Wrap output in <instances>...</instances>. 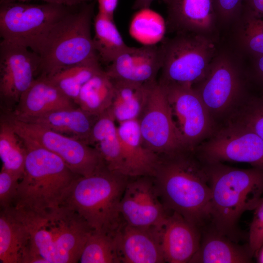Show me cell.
Listing matches in <instances>:
<instances>
[{"label":"cell","instance_id":"277c9868","mask_svg":"<svg viewBox=\"0 0 263 263\" xmlns=\"http://www.w3.org/2000/svg\"><path fill=\"white\" fill-rule=\"evenodd\" d=\"M131 177L105 167L80 176L71 185L60 205L78 213L94 231L115 236L124 221L121 200Z\"/></svg>","mask_w":263,"mask_h":263},{"label":"cell","instance_id":"8d00e7d4","mask_svg":"<svg viewBox=\"0 0 263 263\" xmlns=\"http://www.w3.org/2000/svg\"><path fill=\"white\" fill-rule=\"evenodd\" d=\"M245 12L263 18V0H244Z\"/></svg>","mask_w":263,"mask_h":263},{"label":"cell","instance_id":"ab89813d","mask_svg":"<svg viewBox=\"0 0 263 263\" xmlns=\"http://www.w3.org/2000/svg\"><path fill=\"white\" fill-rule=\"evenodd\" d=\"M154 0H135L133 5V8L137 10L148 9L152 2ZM164 2L166 0H163Z\"/></svg>","mask_w":263,"mask_h":263},{"label":"cell","instance_id":"8992f818","mask_svg":"<svg viewBox=\"0 0 263 263\" xmlns=\"http://www.w3.org/2000/svg\"><path fill=\"white\" fill-rule=\"evenodd\" d=\"M95 0L81 4L53 24L33 52L39 57L38 76L49 77L62 69L98 58L91 25Z\"/></svg>","mask_w":263,"mask_h":263},{"label":"cell","instance_id":"60d3db41","mask_svg":"<svg viewBox=\"0 0 263 263\" xmlns=\"http://www.w3.org/2000/svg\"><path fill=\"white\" fill-rule=\"evenodd\" d=\"M255 69L257 75L263 81V55L256 57Z\"/></svg>","mask_w":263,"mask_h":263},{"label":"cell","instance_id":"ba28073f","mask_svg":"<svg viewBox=\"0 0 263 263\" xmlns=\"http://www.w3.org/2000/svg\"><path fill=\"white\" fill-rule=\"evenodd\" d=\"M75 6L49 2L0 3V37L33 51L48 29Z\"/></svg>","mask_w":263,"mask_h":263},{"label":"cell","instance_id":"4fadbf2b","mask_svg":"<svg viewBox=\"0 0 263 263\" xmlns=\"http://www.w3.org/2000/svg\"><path fill=\"white\" fill-rule=\"evenodd\" d=\"M215 121L231 115L241 104L243 84L228 57L216 56L204 78L193 86Z\"/></svg>","mask_w":263,"mask_h":263},{"label":"cell","instance_id":"9c48e42d","mask_svg":"<svg viewBox=\"0 0 263 263\" xmlns=\"http://www.w3.org/2000/svg\"><path fill=\"white\" fill-rule=\"evenodd\" d=\"M194 150L205 163L235 162L263 169V140L251 130L230 120Z\"/></svg>","mask_w":263,"mask_h":263},{"label":"cell","instance_id":"d6a6232c","mask_svg":"<svg viewBox=\"0 0 263 263\" xmlns=\"http://www.w3.org/2000/svg\"><path fill=\"white\" fill-rule=\"evenodd\" d=\"M241 40L245 49L256 57L263 55V18L245 12Z\"/></svg>","mask_w":263,"mask_h":263},{"label":"cell","instance_id":"f1b7e54d","mask_svg":"<svg viewBox=\"0 0 263 263\" xmlns=\"http://www.w3.org/2000/svg\"><path fill=\"white\" fill-rule=\"evenodd\" d=\"M99 62L98 58L88 60L62 69L47 78L75 103L83 86L102 69Z\"/></svg>","mask_w":263,"mask_h":263},{"label":"cell","instance_id":"8fae6325","mask_svg":"<svg viewBox=\"0 0 263 263\" xmlns=\"http://www.w3.org/2000/svg\"><path fill=\"white\" fill-rule=\"evenodd\" d=\"M162 85L182 141L187 149L194 151L216 131L215 121L193 87Z\"/></svg>","mask_w":263,"mask_h":263},{"label":"cell","instance_id":"ac0fdd59","mask_svg":"<svg viewBox=\"0 0 263 263\" xmlns=\"http://www.w3.org/2000/svg\"><path fill=\"white\" fill-rule=\"evenodd\" d=\"M121 263H165L158 230L132 226L124 222L114 236Z\"/></svg>","mask_w":263,"mask_h":263},{"label":"cell","instance_id":"7402d4cb","mask_svg":"<svg viewBox=\"0 0 263 263\" xmlns=\"http://www.w3.org/2000/svg\"><path fill=\"white\" fill-rule=\"evenodd\" d=\"M98 116L74 107L53 111L22 121L39 125L89 145L92 131Z\"/></svg>","mask_w":263,"mask_h":263},{"label":"cell","instance_id":"2e32d148","mask_svg":"<svg viewBox=\"0 0 263 263\" xmlns=\"http://www.w3.org/2000/svg\"><path fill=\"white\" fill-rule=\"evenodd\" d=\"M161 45H145L140 47L127 46L105 70L113 80L138 84L156 81L162 65Z\"/></svg>","mask_w":263,"mask_h":263},{"label":"cell","instance_id":"83f0119b","mask_svg":"<svg viewBox=\"0 0 263 263\" xmlns=\"http://www.w3.org/2000/svg\"><path fill=\"white\" fill-rule=\"evenodd\" d=\"M94 47L99 61L109 64L127 45L113 18L98 12L94 18Z\"/></svg>","mask_w":263,"mask_h":263},{"label":"cell","instance_id":"7bdbcfd3","mask_svg":"<svg viewBox=\"0 0 263 263\" xmlns=\"http://www.w3.org/2000/svg\"><path fill=\"white\" fill-rule=\"evenodd\" d=\"M80 4L86 3V2H91L94 0H77Z\"/></svg>","mask_w":263,"mask_h":263},{"label":"cell","instance_id":"6da1fadb","mask_svg":"<svg viewBox=\"0 0 263 263\" xmlns=\"http://www.w3.org/2000/svg\"><path fill=\"white\" fill-rule=\"evenodd\" d=\"M184 150L160 155L152 177L167 210L199 227L210 219L211 190L203 165Z\"/></svg>","mask_w":263,"mask_h":263},{"label":"cell","instance_id":"d4e9b609","mask_svg":"<svg viewBox=\"0 0 263 263\" xmlns=\"http://www.w3.org/2000/svg\"><path fill=\"white\" fill-rule=\"evenodd\" d=\"M253 257L248 245L241 246L214 229L204 235L189 263H249Z\"/></svg>","mask_w":263,"mask_h":263},{"label":"cell","instance_id":"b9f144b4","mask_svg":"<svg viewBox=\"0 0 263 263\" xmlns=\"http://www.w3.org/2000/svg\"><path fill=\"white\" fill-rule=\"evenodd\" d=\"M259 252H261V253L260 254L259 260V262L260 263H263V250L262 251V252L261 251H259Z\"/></svg>","mask_w":263,"mask_h":263},{"label":"cell","instance_id":"d590c367","mask_svg":"<svg viewBox=\"0 0 263 263\" xmlns=\"http://www.w3.org/2000/svg\"><path fill=\"white\" fill-rule=\"evenodd\" d=\"M244 0H212L217 18L229 21L236 17L243 8Z\"/></svg>","mask_w":263,"mask_h":263},{"label":"cell","instance_id":"4dcf8cb0","mask_svg":"<svg viewBox=\"0 0 263 263\" xmlns=\"http://www.w3.org/2000/svg\"><path fill=\"white\" fill-rule=\"evenodd\" d=\"M79 262L121 263L114 236L93 230L85 243Z\"/></svg>","mask_w":263,"mask_h":263},{"label":"cell","instance_id":"30bf717a","mask_svg":"<svg viewBox=\"0 0 263 263\" xmlns=\"http://www.w3.org/2000/svg\"><path fill=\"white\" fill-rule=\"evenodd\" d=\"M8 119L19 136L56 154L79 176L89 175L106 167L97 150L81 140L12 116Z\"/></svg>","mask_w":263,"mask_h":263},{"label":"cell","instance_id":"d6986e66","mask_svg":"<svg viewBox=\"0 0 263 263\" xmlns=\"http://www.w3.org/2000/svg\"><path fill=\"white\" fill-rule=\"evenodd\" d=\"M75 104L48 78L38 76L20 97L12 117L24 120L53 111L74 108Z\"/></svg>","mask_w":263,"mask_h":263},{"label":"cell","instance_id":"3957f363","mask_svg":"<svg viewBox=\"0 0 263 263\" xmlns=\"http://www.w3.org/2000/svg\"><path fill=\"white\" fill-rule=\"evenodd\" d=\"M203 166L211 190L214 229L234 241L241 216L254 210L263 195V169H239L220 162Z\"/></svg>","mask_w":263,"mask_h":263},{"label":"cell","instance_id":"4316f807","mask_svg":"<svg viewBox=\"0 0 263 263\" xmlns=\"http://www.w3.org/2000/svg\"><path fill=\"white\" fill-rule=\"evenodd\" d=\"M114 93L113 80L102 69L83 86L75 103L87 113L99 116L110 108Z\"/></svg>","mask_w":263,"mask_h":263},{"label":"cell","instance_id":"52a82bcc","mask_svg":"<svg viewBox=\"0 0 263 263\" xmlns=\"http://www.w3.org/2000/svg\"><path fill=\"white\" fill-rule=\"evenodd\" d=\"M163 85L194 86L205 76L216 55L214 41L207 34L181 32L161 45Z\"/></svg>","mask_w":263,"mask_h":263},{"label":"cell","instance_id":"9a60e30c","mask_svg":"<svg viewBox=\"0 0 263 263\" xmlns=\"http://www.w3.org/2000/svg\"><path fill=\"white\" fill-rule=\"evenodd\" d=\"M154 179L141 176L129 180L120 203V213L128 225L144 228H160L169 215Z\"/></svg>","mask_w":263,"mask_h":263},{"label":"cell","instance_id":"f546056e","mask_svg":"<svg viewBox=\"0 0 263 263\" xmlns=\"http://www.w3.org/2000/svg\"><path fill=\"white\" fill-rule=\"evenodd\" d=\"M26 156L23 141L8 119L0 124V157L2 168L20 178L22 177Z\"/></svg>","mask_w":263,"mask_h":263},{"label":"cell","instance_id":"5bb4252c","mask_svg":"<svg viewBox=\"0 0 263 263\" xmlns=\"http://www.w3.org/2000/svg\"><path fill=\"white\" fill-rule=\"evenodd\" d=\"M39 56L19 43H0V96L7 103H18L38 75Z\"/></svg>","mask_w":263,"mask_h":263},{"label":"cell","instance_id":"74e56055","mask_svg":"<svg viewBox=\"0 0 263 263\" xmlns=\"http://www.w3.org/2000/svg\"><path fill=\"white\" fill-rule=\"evenodd\" d=\"M98 12L110 18H113L118 0H97Z\"/></svg>","mask_w":263,"mask_h":263},{"label":"cell","instance_id":"836d02e7","mask_svg":"<svg viewBox=\"0 0 263 263\" xmlns=\"http://www.w3.org/2000/svg\"><path fill=\"white\" fill-rule=\"evenodd\" d=\"M248 233V246L253 256L263 246V195L254 209Z\"/></svg>","mask_w":263,"mask_h":263},{"label":"cell","instance_id":"44dd1931","mask_svg":"<svg viewBox=\"0 0 263 263\" xmlns=\"http://www.w3.org/2000/svg\"><path fill=\"white\" fill-rule=\"evenodd\" d=\"M117 130L128 176H152L159 156L144 145L138 119L119 123Z\"/></svg>","mask_w":263,"mask_h":263},{"label":"cell","instance_id":"f35d334b","mask_svg":"<svg viewBox=\"0 0 263 263\" xmlns=\"http://www.w3.org/2000/svg\"><path fill=\"white\" fill-rule=\"evenodd\" d=\"M33 0H0V3L10 2H28ZM45 2L62 4L69 6H75L81 4L77 0H40Z\"/></svg>","mask_w":263,"mask_h":263},{"label":"cell","instance_id":"484cf974","mask_svg":"<svg viewBox=\"0 0 263 263\" xmlns=\"http://www.w3.org/2000/svg\"><path fill=\"white\" fill-rule=\"evenodd\" d=\"M113 80L114 93L110 110L115 122L119 124L138 119L146 104L150 89L156 81L142 84Z\"/></svg>","mask_w":263,"mask_h":263},{"label":"cell","instance_id":"1f68e13d","mask_svg":"<svg viewBox=\"0 0 263 263\" xmlns=\"http://www.w3.org/2000/svg\"><path fill=\"white\" fill-rule=\"evenodd\" d=\"M230 116V120L244 125L263 140V96L241 104Z\"/></svg>","mask_w":263,"mask_h":263},{"label":"cell","instance_id":"cb8c5ba5","mask_svg":"<svg viewBox=\"0 0 263 263\" xmlns=\"http://www.w3.org/2000/svg\"><path fill=\"white\" fill-rule=\"evenodd\" d=\"M115 123L110 109L100 114L93 126L89 145L97 150L108 169L129 176Z\"/></svg>","mask_w":263,"mask_h":263},{"label":"cell","instance_id":"7a4b0ae2","mask_svg":"<svg viewBox=\"0 0 263 263\" xmlns=\"http://www.w3.org/2000/svg\"><path fill=\"white\" fill-rule=\"evenodd\" d=\"M17 210L30 233L28 250L22 263L79 262L93 230L78 213L62 205L38 212Z\"/></svg>","mask_w":263,"mask_h":263},{"label":"cell","instance_id":"e0dca14e","mask_svg":"<svg viewBox=\"0 0 263 263\" xmlns=\"http://www.w3.org/2000/svg\"><path fill=\"white\" fill-rule=\"evenodd\" d=\"M157 230L166 262H190L200 244L198 227L180 214L172 212Z\"/></svg>","mask_w":263,"mask_h":263},{"label":"cell","instance_id":"e575fe53","mask_svg":"<svg viewBox=\"0 0 263 263\" xmlns=\"http://www.w3.org/2000/svg\"><path fill=\"white\" fill-rule=\"evenodd\" d=\"M19 180V177L1 168L0 172V209L13 206Z\"/></svg>","mask_w":263,"mask_h":263},{"label":"cell","instance_id":"7c38bea8","mask_svg":"<svg viewBox=\"0 0 263 263\" xmlns=\"http://www.w3.org/2000/svg\"><path fill=\"white\" fill-rule=\"evenodd\" d=\"M138 120L144 145L155 153L160 155L188 150L173 122L165 88L157 81L150 89Z\"/></svg>","mask_w":263,"mask_h":263},{"label":"cell","instance_id":"ffe728a7","mask_svg":"<svg viewBox=\"0 0 263 263\" xmlns=\"http://www.w3.org/2000/svg\"><path fill=\"white\" fill-rule=\"evenodd\" d=\"M165 2L171 31L207 35L213 29L217 17L212 0H166Z\"/></svg>","mask_w":263,"mask_h":263},{"label":"cell","instance_id":"603a6c76","mask_svg":"<svg viewBox=\"0 0 263 263\" xmlns=\"http://www.w3.org/2000/svg\"><path fill=\"white\" fill-rule=\"evenodd\" d=\"M29 239L28 228L19 211L13 207L0 209V263H21Z\"/></svg>","mask_w":263,"mask_h":263},{"label":"cell","instance_id":"5b68a950","mask_svg":"<svg viewBox=\"0 0 263 263\" xmlns=\"http://www.w3.org/2000/svg\"><path fill=\"white\" fill-rule=\"evenodd\" d=\"M21 139L26 156L13 207L38 212L60 206L72 184L80 176L56 154L32 140Z\"/></svg>","mask_w":263,"mask_h":263}]
</instances>
